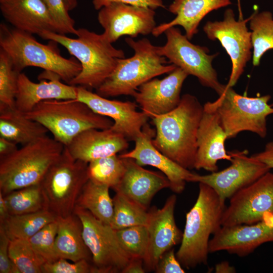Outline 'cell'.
<instances>
[{"label": "cell", "instance_id": "6da1fadb", "mask_svg": "<svg viewBox=\"0 0 273 273\" xmlns=\"http://www.w3.org/2000/svg\"><path fill=\"white\" fill-rule=\"evenodd\" d=\"M204 107L194 96H181L170 112L150 118L155 126L154 146L165 156L188 169L194 168L197 134Z\"/></svg>", "mask_w": 273, "mask_h": 273}, {"label": "cell", "instance_id": "7a4b0ae2", "mask_svg": "<svg viewBox=\"0 0 273 273\" xmlns=\"http://www.w3.org/2000/svg\"><path fill=\"white\" fill-rule=\"evenodd\" d=\"M76 35L71 38L46 31L39 36L63 46L81 64V71L69 84L96 89L113 71L118 59L125 58V53L114 47L104 33L80 28Z\"/></svg>", "mask_w": 273, "mask_h": 273}, {"label": "cell", "instance_id": "3957f363", "mask_svg": "<svg viewBox=\"0 0 273 273\" xmlns=\"http://www.w3.org/2000/svg\"><path fill=\"white\" fill-rule=\"evenodd\" d=\"M225 207V201L212 188L199 183L198 196L186 214L181 244L175 254L183 267L189 269L207 264L209 237L221 227Z\"/></svg>", "mask_w": 273, "mask_h": 273}, {"label": "cell", "instance_id": "277c9868", "mask_svg": "<svg viewBox=\"0 0 273 273\" xmlns=\"http://www.w3.org/2000/svg\"><path fill=\"white\" fill-rule=\"evenodd\" d=\"M125 41L133 50L134 55L118 59L113 71L96 89V93L102 97L132 96L144 83L169 73L176 67L162 56L158 46L153 44L148 39L135 41L129 37Z\"/></svg>", "mask_w": 273, "mask_h": 273}, {"label": "cell", "instance_id": "5b68a950", "mask_svg": "<svg viewBox=\"0 0 273 273\" xmlns=\"http://www.w3.org/2000/svg\"><path fill=\"white\" fill-rule=\"evenodd\" d=\"M57 44L52 40L42 44L32 34L1 24L0 49L9 56L16 71L21 73L27 67L40 68L69 84L80 73L81 66L74 57H63Z\"/></svg>", "mask_w": 273, "mask_h": 273}, {"label": "cell", "instance_id": "8992f818", "mask_svg": "<svg viewBox=\"0 0 273 273\" xmlns=\"http://www.w3.org/2000/svg\"><path fill=\"white\" fill-rule=\"evenodd\" d=\"M65 146L47 135L0 158V192L4 196L39 184Z\"/></svg>", "mask_w": 273, "mask_h": 273}, {"label": "cell", "instance_id": "52a82bcc", "mask_svg": "<svg viewBox=\"0 0 273 273\" xmlns=\"http://www.w3.org/2000/svg\"><path fill=\"white\" fill-rule=\"evenodd\" d=\"M25 114L43 125L65 147L85 130L107 129L113 124L110 118L95 113L77 99L45 100Z\"/></svg>", "mask_w": 273, "mask_h": 273}, {"label": "cell", "instance_id": "ba28073f", "mask_svg": "<svg viewBox=\"0 0 273 273\" xmlns=\"http://www.w3.org/2000/svg\"><path fill=\"white\" fill-rule=\"evenodd\" d=\"M88 164L74 159L65 146L40 183L47 209L57 217L74 213L77 199L89 179Z\"/></svg>", "mask_w": 273, "mask_h": 273}, {"label": "cell", "instance_id": "9c48e42d", "mask_svg": "<svg viewBox=\"0 0 273 273\" xmlns=\"http://www.w3.org/2000/svg\"><path fill=\"white\" fill-rule=\"evenodd\" d=\"M218 96L212 103L228 139L244 131L252 132L262 138L266 136V119L273 114V107L268 104L270 95L248 97L238 94L226 84Z\"/></svg>", "mask_w": 273, "mask_h": 273}, {"label": "cell", "instance_id": "30bf717a", "mask_svg": "<svg viewBox=\"0 0 273 273\" xmlns=\"http://www.w3.org/2000/svg\"><path fill=\"white\" fill-rule=\"evenodd\" d=\"M74 213L80 219L82 235L92 254L95 273H122L132 257L124 249L116 231L76 206Z\"/></svg>", "mask_w": 273, "mask_h": 273}, {"label": "cell", "instance_id": "8fae6325", "mask_svg": "<svg viewBox=\"0 0 273 273\" xmlns=\"http://www.w3.org/2000/svg\"><path fill=\"white\" fill-rule=\"evenodd\" d=\"M164 33L166 42L164 46H158L160 54L170 64L181 68L189 75L196 77L202 85L212 88L219 95L225 84L218 81L217 72L212 65L218 53L209 54L207 47L191 43L175 26Z\"/></svg>", "mask_w": 273, "mask_h": 273}, {"label": "cell", "instance_id": "7c38bea8", "mask_svg": "<svg viewBox=\"0 0 273 273\" xmlns=\"http://www.w3.org/2000/svg\"><path fill=\"white\" fill-rule=\"evenodd\" d=\"M269 216H273V173L268 171L230 198L221 226L252 224Z\"/></svg>", "mask_w": 273, "mask_h": 273}, {"label": "cell", "instance_id": "4fadbf2b", "mask_svg": "<svg viewBox=\"0 0 273 273\" xmlns=\"http://www.w3.org/2000/svg\"><path fill=\"white\" fill-rule=\"evenodd\" d=\"M249 19L237 21L233 10L228 9L223 20L207 21L203 27L207 37L212 40H218L230 57L232 68L226 84L229 86L237 83L252 57L251 32L246 25Z\"/></svg>", "mask_w": 273, "mask_h": 273}, {"label": "cell", "instance_id": "5bb4252c", "mask_svg": "<svg viewBox=\"0 0 273 273\" xmlns=\"http://www.w3.org/2000/svg\"><path fill=\"white\" fill-rule=\"evenodd\" d=\"M231 164L220 171L201 175L195 174L193 182L204 183L212 188L225 201L241 189L253 183L270 169L264 163L248 156L246 150L230 152Z\"/></svg>", "mask_w": 273, "mask_h": 273}, {"label": "cell", "instance_id": "9a60e30c", "mask_svg": "<svg viewBox=\"0 0 273 273\" xmlns=\"http://www.w3.org/2000/svg\"><path fill=\"white\" fill-rule=\"evenodd\" d=\"M155 10L120 3L101 8L98 20L104 34L113 43L124 35L134 38L152 33L156 26Z\"/></svg>", "mask_w": 273, "mask_h": 273}, {"label": "cell", "instance_id": "2e32d148", "mask_svg": "<svg viewBox=\"0 0 273 273\" xmlns=\"http://www.w3.org/2000/svg\"><path fill=\"white\" fill-rule=\"evenodd\" d=\"M77 86V99L86 104L95 113L112 120L111 129L123 134L128 141H134L141 134L149 117L143 111L137 110L135 103L109 100L85 87Z\"/></svg>", "mask_w": 273, "mask_h": 273}, {"label": "cell", "instance_id": "e0dca14e", "mask_svg": "<svg viewBox=\"0 0 273 273\" xmlns=\"http://www.w3.org/2000/svg\"><path fill=\"white\" fill-rule=\"evenodd\" d=\"M176 196L172 195L166 200L161 209L153 207L149 211L146 225L149 235L147 253L144 266L148 271H155L162 256L181 242L183 232L177 228L174 211Z\"/></svg>", "mask_w": 273, "mask_h": 273}, {"label": "cell", "instance_id": "ac0fdd59", "mask_svg": "<svg viewBox=\"0 0 273 273\" xmlns=\"http://www.w3.org/2000/svg\"><path fill=\"white\" fill-rule=\"evenodd\" d=\"M269 242H273V216L252 224L221 226L210 240L209 251H226L243 257Z\"/></svg>", "mask_w": 273, "mask_h": 273}, {"label": "cell", "instance_id": "d6986e66", "mask_svg": "<svg viewBox=\"0 0 273 273\" xmlns=\"http://www.w3.org/2000/svg\"><path fill=\"white\" fill-rule=\"evenodd\" d=\"M155 129L147 123L141 134L134 141V148L130 151L119 155L122 158H131L141 166L149 165L160 170L170 183V189L176 193H181L187 182H193L196 173L186 169L159 151L153 145Z\"/></svg>", "mask_w": 273, "mask_h": 273}, {"label": "cell", "instance_id": "ffe728a7", "mask_svg": "<svg viewBox=\"0 0 273 273\" xmlns=\"http://www.w3.org/2000/svg\"><path fill=\"white\" fill-rule=\"evenodd\" d=\"M203 107L197 134L194 168L213 172L218 170V160L231 161L232 157L226 151L224 143L228 137L215 106L212 102H208Z\"/></svg>", "mask_w": 273, "mask_h": 273}, {"label": "cell", "instance_id": "44dd1931", "mask_svg": "<svg viewBox=\"0 0 273 273\" xmlns=\"http://www.w3.org/2000/svg\"><path fill=\"white\" fill-rule=\"evenodd\" d=\"M188 76L176 67L165 77L154 78L142 84L132 97L149 118L167 113L179 105L182 86Z\"/></svg>", "mask_w": 273, "mask_h": 273}, {"label": "cell", "instance_id": "7402d4cb", "mask_svg": "<svg viewBox=\"0 0 273 273\" xmlns=\"http://www.w3.org/2000/svg\"><path fill=\"white\" fill-rule=\"evenodd\" d=\"M0 10L17 29L38 35L46 31L63 34L43 0H0Z\"/></svg>", "mask_w": 273, "mask_h": 273}, {"label": "cell", "instance_id": "603a6c76", "mask_svg": "<svg viewBox=\"0 0 273 273\" xmlns=\"http://www.w3.org/2000/svg\"><path fill=\"white\" fill-rule=\"evenodd\" d=\"M123 158L125 170L114 190L148 209L157 193L170 188L169 181L164 174L146 169L132 159Z\"/></svg>", "mask_w": 273, "mask_h": 273}, {"label": "cell", "instance_id": "cb8c5ba5", "mask_svg": "<svg viewBox=\"0 0 273 273\" xmlns=\"http://www.w3.org/2000/svg\"><path fill=\"white\" fill-rule=\"evenodd\" d=\"M128 146V141L123 134L109 128L85 130L66 147L74 159L88 163L123 152Z\"/></svg>", "mask_w": 273, "mask_h": 273}, {"label": "cell", "instance_id": "d4e9b609", "mask_svg": "<svg viewBox=\"0 0 273 273\" xmlns=\"http://www.w3.org/2000/svg\"><path fill=\"white\" fill-rule=\"evenodd\" d=\"M50 80L39 82L31 81L24 73L19 74L15 107L25 113L37 104L52 99H76L77 86L63 83L57 75L52 73Z\"/></svg>", "mask_w": 273, "mask_h": 273}, {"label": "cell", "instance_id": "484cf974", "mask_svg": "<svg viewBox=\"0 0 273 273\" xmlns=\"http://www.w3.org/2000/svg\"><path fill=\"white\" fill-rule=\"evenodd\" d=\"M231 4L230 0H174L168 10L176 17L156 26L152 34L158 37L170 27L180 26L190 40L198 33L200 22L208 14Z\"/></svg>", "mask_w": 273, "mask_h": 273}, {"label": "cell", "instance_id": "4316f807", "mask_svg": "<svg viewBox=\"0 0 273 273\" xmlns=\"http://www.w3.org/2000/svg\"><path fill=\"white\" fill-rule=\"evenodd\" d=\"M58 230L55 251L58 259L72 262L86 259L92 262V254L82 235V224L74 213L68 216L57 217Z\"/></svg>", "mask_w": 273, "mask_h": 273}, {"label": "cell", "instance_id": "83f0119b", "mask_svg": "<svg viewBox=\"0 0 273 273\" xmlns=\"http://www.w3.org/2000/svg\"><path fill=\"white\" fill-rule=\"evenodd\" d=\"M48 130L16 107L0 105V136L22 146L47 135Z\"/></svg>", "mask_w": 273, "mask_h": 273}, {"label": "cell", "instance_id": "f1b7e54d", "mask_svg": "<svg viewBox=\"0 0 273 273\" xmlns=\"http://www.w3.org/2000/svg\"><path fill=\"white\" fill-rule=\"evenodd\" d=\"M110 188L88 179L77 199L76 206L88 210L103 223L111 225L114 213Z\"/></svg>", "mask_w": 273, "mask_h": 273}, {"label": "cell", "instance_id": "f546056e", "mask_svg": "<svg viewBox=\"0 0 273 273\" xmlns=\"http://www.w3.org/2000/svg\"><path fill=\"white\" fill-rule=\"evenodd\" d=\"M57 217L48 209L36 212L10 215L2 225L10 240L29 239Z\"/></svg>", "mask_w": 273, "mask_h": 273}, {"label": "cell", "instance_id": "4dcf8cb0", "mask_svg": "<svg viewBox=\"0 0 273 273\" xmlns=\"http://www.w3.org/2000/svg\"><path fill=\"white\" fill-rule=\"evenodd\" d=\"M252 44V64L259 65L267 51L273 49V17L269 11L254 12L249 19Z\"/></svg>", "mask_w": 273, "mask_h": 273}, {"label": "cell", "instance_id": "1f68e13d", "mask_svg": "<svg viewBox=\"0 0 273 273\" xmlns=\"http://www.w3.org/2000/svg\"><path fill=\"white\" fill-rule=\"evenodd\" d=\"M113 202L114 213L110 226L114 230L147 225L149 219L147 209L118 192H116Z\"/></svg>", "mask_w": 273, "mask_h": 273}, {"label": "cell", "instance_id": "d6a6232c", "mask_svg": "<svg viewBox=\"0 0 273 273\" xmlns=\"http://www.w3.org/2000/svg\"><path fill=\"white\" fill-rule=\"evenodd\" d=\"M10 215H20L47 209L40 184L14 190L4 196Z\"/></svg>", "mask_w": 273, "mask_h": 273}, {"label": "cell", "instance_id": "836d02e7", "mask_svg": "<svg viewBox=\"0 0 273 273\" xmlns=\"http://www.w3.org/2000/svg\"><path fill=\"white\" fill-rule=\"evenodd\" d=\"M125 170L124 159L117 154L97 159L88 164L89 179L113 190L120 183Z\"/></svg>", "mask_w": 273, "mask_h": 273}, {"label": "cell", "instance_id": "e575fe53", "mask_svg": "<svg viewBox=\"0 0 273 273\" xmlns=\"http://www.w3.org/2000/svg\"><path fill=\"white\" fill-rule=\"evenodd\" d=\"M9 253L20 273H42L44 262L36 253L29 239L10 240Z\"/></svg>", "mask_w": 273, "mask_h": 273}, {"label": "cell", "instance_id": "d590c367", "mask_svg": "<svg viewBox=\"0 0 273 273\" xmlns=\"http://www.w3.org/2000/svg\"><path fill=\"white\" fill-rule=\"evenodd\" d=\"M19 73L9 56L0 49V105L15 107Z\"/></svg>", "mask_w": 273, "mask_h": 273}, {"label": "cell", "instance_id": "8d00e7d4", "mask_svg": "<svg viewBox=\"0 0 273 273\" xmlns=\"http://www.w3.org/2000/svg\"><path fill=\"white\" fill-rule=\"evenodd\" d=\"M115 231L121 244L131 257L142 258L144 261L149 242L147 226L135 225Z\"/></svg>", "mask_w": 273, "mask_h": 273}, {"label": "cell", "instance_id": "74e56055", "mask_svg": "<svg viewBox=\"0 0 273 273\" xmlns=\"http://www.w3.org/2000/svg\"><path fill=\"white\" fill-rule=\"evenodd\" d=\"M57 230V219L44 226L29 239L34 250L44 263H51L58 259L55 251Z\"/></svg>", "mask_w": 273, "mask_h": 273}, {"label": "cell", "instance_id": "f35d334b", "mask_svg": "<svg viewBox=\"0 0 273 273\" xmlns=\"http://www.w3.org/2000/svg\"><path fill=\"white\" fill-rule=\"evenodd\" d=\"M54 20L61 28L63 34L76 35L75 21L69 14L64 0H43Z\"/></svg>", "mask_w": 273, "mask_h": 273}, {"label": "cell", "instance_id": "ab89813d", "mask_svg": "<svg viewBox=\"0 0 273 273\" xmlns=\"http://www.w3.org/2000/svg\"><path fill=\"white\" fill-rule=\"evenodd\" d=\"M59 258L51 263H45L42 267V273H95L91 261L82 259L76 262H70Z\"/></svg>", "mask_w": 273, "mask_h": 273}, {"label": "cell", "instance_id": "60d3db41", "mask_svg": "<svg viewBox=\"0 0 273 273\" xmlns=\"http://www.w3.org/2000/svg\"><path fill=\"white\" fill-rule=\"evenodd\" d=\"M10 239L0 225V273H20L9 253Z\"/></svg>", "mask_w": 273, "mask_h": 273}, {"label": "cell", "instance_id": "b9f144b4", "mask_svg": "<svg viewBox=\"0 0 273 273\" xmlns=\"http://www.w3.org/2000/svg\"><path fill=\"white\" fill-rule=\"evenodd\" d=\"M155 271L157 273H184L173 248L166 251L159 259Z\"/></svg>", "mask_w": 273, "mask_h": 273}, {"label": "cell", "instance_id": "7bdbcfd3", "mask_svg": "<svg viewBox=\"0 0 273 273\" xmlns=\"http://www.w3.org/2000/svg\"><path fill=\"white\" fill-rule=\"evenodd\" d=\"M114 3L147 7L153 10L165 8L162 0H93L94 7L96 10H100L103 7Z\"/></svg>", "mask_w": 273, "mask_h": 273}, {"label": "cell", "instance_id": "ee69618b", "mask_svg": "<svg viewBox=\"0 0 273 273\" xmlns=\"http://www.w3.org/2000/svg\"><path fill=\"white\" fill-rule=\"evenodd\" d=\"M252 156L265 164L270 169L273 168V141L267 143L263 151Z\"/></svg>", "mask_w": 273, "mask_h": 273}, {"label": "cell", "instance_id": "f6af8a7d", "mask_svg": "<svg viewBox=\"0 0 273 273\" xmlns=\"http://www.w3.org/2000/svg\"><path fill=\"white\" fill-rule=\"evenodd\" d=\"M145 269L142 258H132L122 273H144Z\"/></svg>", "mask_w": 273, "mask_h": 273}, {"label": "cell", "instance_id": "bcb514c9", "mask_svg": "<svg viewBox=\"0 0 273 273\" xmlns=\"http://www.w3.org/2000/svg\"><path fill=\"white\" fill-rule=\"evenodd\" d=\"M17 149V144L6 138L0 136V158L12 154Z\"/></svg>", "mask_w": 273, "mask_h": 273}, {"label": "cell", "instance_id": "7dc6e473", "mask_svg": "<svg viewBox=\"0 0 273 273\" xmlns=\"http://www.w3.org/2000/svg\"><path fill=\"white\" fill-rule=\"evenodd\" d=\"M9 216L10 213L4 196L0 192V224L3 223Z\"/></svg>", "mask_w": 273, "mask_h": 273}, {"label": "cell", "instance_id": "c3c4849f", "mask_svg": "<svg viewBox=\"0 0 273 273\" xmlns=\"http://www.w3.org/2000/svg\"><path fill=\"white\" fill-rule=\"evenodd\" d=\"M215 272L216 273H234L236 272V268L231 266L228 261H222L216 264Z\"/></svg>", "mask_w": 273, "mask_h": 273}, {"label": "cell", "instance_id": "681fc988", "mask_svg": "<svg viewBox=\"0 0 273 273\" xmlns=\"http://www.w3.org/2000/svg\"><path fill=\"white\" fill-rule=\"evenodd\" d=\"M67 9L69 11L73 10L77 6V0H64Z\"/></svg>", "mask_w": 273, "mask_h": 273}]
</instances>
